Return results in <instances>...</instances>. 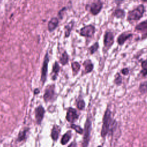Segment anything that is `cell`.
<instances>
[{"label": "cell", "mask_w": 147, "mask_h": 147, "mask_svg": "<svg viewBox=\"0 0 147 147\" xmlns=\"http://www.w3.org/2000/svg\"><path fill=\"white\" fill-rule=\"evenodd\" d=\"M117 122L111 117V112L107 107L105 112L103 118V124L101 129V137L105 138L107 134L116 127Z\"/></svg>", "instance_id": "1"}, {"label": "cell", "mask_w": 147, "mask_h": 147, "mask_svg": "<svg viewBox=\"0 0 147 147\" xmlns=\"http://www.w3.org/2000/svg\"><path fill=\"white\" fill-rule=\"evenodd\" d=\"M145 11V8L143 4L138 5L134 9L129 11L127 15V20L128 21H138L143 17Z\"/></svg>", "instance_id": "2"}, {"label": "cell", "mask_w": 147, "mask_h": 147, "mask_svg": "<svg viewBox=\"0 0 147 147\" xmlns=\"http://www.w3.org/2000/svg\"><path fill=\"white\" fill-rule=\"evenodd\" d=\"M92 130V122L89 117L87 118L84 123V127L83 130V137L82 141V147H87L90 142V134Z\"/></svg>", "instance_id": "3"}, {"label": "cell", "mask_w": 147, "mask_h": 147, "mask_svg": "<svg viewBox=\"0 0 147 147\" xmlns=\"http://www.w3.org/2000/svg\"><path fill=\"white\" fill-rule=\"evenodd\" d=\"M55 84L48 85L45 90L43 95V99L45 103L52 102L55 99Z\"/></svg>", "instance_id": "4"}, {"label": "cell", "mask_w": 147, "mask_h": 147, "mask_svg": "<svg viewBox=\"0 0 147 147\" xmlns=\"http://www.w3.org/2000/svg\"><path fill=\"white\" fill-rule=\"evenodd\" d=\"M49 61V55L48 53H47L45 55L44 59L42 63V65L41 68V79L40 80L42 82V85L44 84L47 80V73H48V63Z\"/></svg>", "instance_id": "5"}, {"label": "cell", "mask_w": 147, "mask_h": 147, "mask_svg": "<svg viewBox=\"0 0 147 147\" xmlns=\"http://www.w3.org/2000/svg\"><path fill=\"white\" fill-rule=\"evenodd\" d=\"M114 42V36L111 31H106L103 37L104 47L106 50L109 49Z\"/></svg>", "instance_id": "6"}, {"label": "cell", "mask_w": 147, "mask_h": 147, "mask_svg": "<svg viewBox=\"0 0 147 147\" xmlns=\"http://www.w3.org/2000/svg\"><path fill=\"white\" fill-rule=\"evenodd\" d=\"M95 32V28L94 25L90 24L82 27L80 29V35L86 37H92Z\"/></svg>", "instance_id": "7"}, {"label": "cell", "mask_w": 147, "mask_h": 147, "mask_svg": "<svg viewBox=\"0 0 147 147\" xmlns=\"http://www.w3.org/2000/svg\"><path fill=\"white\" fill-rule=\"evenodd\" d=\"M103 2L101 0H97L96 2H93L90 5V11L93 16L98 15L102 9Z\"/></svg>", "instance_id": "8"}, {"label": "cell", "mask_w": 147, "mask_h": 147, "mask_svg": "<svg viewBox=\"0 0 147 147\" xmlns=\"http://www.w3.org/2000/svg\"><path fill=\"white\" fill-rule=\"evenodd\" d=\"M135 30L141 33V39L147 38V19L137 24L135 26Z\"/></svg>", "instance_id": "9"}, {"label": "cell", "mask_w": 147, "mask_h": 147, "mask_svg": "<svg viewBox=\"0 0 147 147\" xmlns=\"http://www.w3.org/2000/svg\"><path fill=\"white\" fill-rule=\"evenodd\" d=\"M65 118L69 123H74L79 118V114L76 109L73 107H69L67 109Z\"/></svg>", "instance_id": "10"}, {"label": "cell", "mask_w": 147, "mask_h": 147, "mask_svg": "<svg viewBox=\"0 0 147 147\" xmlns=\"http://www.w3.org/2000/svg\"><path fill=\"white\" fill-rule=\"evenodd\" d=\"M45 113V110L42 105H39L35 109V118L37 125H41L44 118Z\"/></svg>", "instance_id": "11"}, {"label": "cell", "mask_w": 147, "mask_h": 147, "mask_svg": "<svg viewBox=\"0 0 147 147\" xmlns=\"http://www.w3.org/2000/svg\"><path fill=\"white\" fill-rule=\"evenodd\" d=\"M133 36V34L131 33H128L126 32H124L121 33L118 38H117V42L119 45H123L124 43L129 38Z\"/></svg>", "instance_id": "12"}, {"label": "cell", "mask_w": 147, "mask_h": 147, "mask_svg": "<svg viewBox=\"0 0 147 147\" xmlns=\"http://www.w3.org/2000/svg\"><path fill=\"white\" fill-rule=\"evenodd\" d=\"M59 25V19L57 17H53L48 22V29L49 32L53 31Z\"/></svg>", "instance_id": "13"}, {"label": "cell", "mask_w": 147, "mask_h": 147, "mask_svg": "<svg viewBox=\"0 0 147 147\" xmlns=\"http://www.w3.org/2000/svg\"><path fill=\"white\" fill-rule=\"evenodd\" d=\"M60 133V129L59 126L56 125H55L51 130V137L54 141H56L57 140Z\"/></svg>", "instance_id": "14"}, {"label": "cell", "mask_w": 147, "mask_h": 147, "mask_svg": "<svg viewBox=\"0 0 147 147\" xmlns=\"http://www.w3.org/2000/svg\"><path fill=\"white\" fill-rule=\"evenodd\" d=\"M83 65L84 67V74H85L91 72L94 69V65L90 59L86 60L83 62Z\"/></svg>", "instance_id": "15"}, {"label": "cell", "mask_w": 147, "mask_h": 147, "mask_svg": "<svg viewBox=\"0 0 147 147\" xmlns=\"http://www.w3.org/2000/svg\"><path fill=\"white\" fill-rule=\"evenodd\" d=\"M74 24H75L74 21L72 20L67 25H66L64 26V30H65L64 35H65V38H68L70 36V34H71V30L73 29Z\"/></svg>", "instance_id": "16"}, {"label": "cell", "mask_w": 147, "mask_h": 147, "mask_svg": "<svg viewBox=\"0 0 147 147\" xmlns=\"http://www.w3.org/2000/svg\"><path fill=\"white\" fill-rule=\"evenodd\" d=\"M71 135H72V132L71 130H68L65 134H64L61 138V141H60L61 144L63 145H66L71 139L72 136Z\"/></svg>", "instance_id": "17"}, {"label": "cell", "mask_w": 147, "mask_h": 147, "mask_svg": "<svg viewBox=\"0 0 147 147\" xmlns=\"http://www.w3.org/2000/svg\"><path fill=\"white\" fill-rule=\"evenodd\" d=\"M29 130L28 128H25L19 132L18 134V137L17 138V141L18 142H21L24 140H25L26 138V133L28 132V130Z\"/></svg>", "instance_id": "18"}, {"label": "cell", "mask_w": 147, "mask_h": 147, "mask_svg": "<svg viewBox=\"0 0 147 147\" xmlns=\"http://www.w3.org/2000/svg\"><path fill=\"white\" fill-rule=\"evenodd\" d=\"M113 15L117 18H123L125 16V11L123 9L117 8L113 13Z\"/></svg>", "instance_id": "19"}, {"label": "cell", "mask_w": 147, "mask_h": 147, "mask_svg": "<svg viewBox=\"0 0 147 147\" xmlns=\"http://www.w3.org/2000/svg\"><path fill=\"white\" fill-rule=\"evenodd\" d=\"M59 71H60L59 64L57 61H55L54 64L53 65V68H52V72L54 74V75H53L52 79L53 80H55L56 79V78L59 72Z\"/></svg>", "instance_id": "20"}, {"label": "cell", "mask_w": 147, "mask_h": 147, "mask_svg": "<svg viewBox=\"0 0 147 147\" xmlns=\"http://www.w3.org/2000/svg\"><path fill=\"white\" fill-rule=\"evenodd\" d=\"M71 67L74 76L76 75L80 69V65L78 61H74L71 63Z\"/></svg>", "instance_id": "21"}, {"label": "cell", "mask_w": 147, "mask_h": 147, "mask_svg": "<svg viewBox=\"0 0 147 147\" xmlns=\"http://www.w3.org/2000/svg\"><path fill=\"white\" fill-rule=\"evenodd\" d=\"M68 60H69L68 55L66 51H64L62 53L61 57H60V62L63 65H65L67 64H68Z\"/></svg>", "instance_id": "22"}, {"label": "cell", "mask_w": 147, "mask_h": 147, "mask_svg": "<svg viewBox=\"0 0 147 147\" xmlns=\"http://www.w3.org/2000/svg\"><path fill=\"white\" fill-rule=\"evenodd\" d=\"M139 90L142 94H147V81L140 83L139 86Z\"/></svg>", "instance_id": "23"}, {"label": "cell", "mask_w": 147, "mask_h": 147, "mask_svg": "<svg viewBox=\"0 0 147 147\" xmlns=\"http://www.w3.org/2000/svg\"><path fill=\"white\" fill-rule=\"evenodd\" d=\"M99 47V45L98 42H95L91 47H90L88 48V50H89L90 54L92 55L94 53H95L98 51Z\"/></svg>", "instance_id": "24"}, {"label": "cell", "mask_w": 147, "mask_h": 147, "mask_svg": "<svg viewBox=\"0 0 147 147\" xmlns=\"http://www.w3.org/2000/svg\"><path fill=\"white\" fill-rule=\"evenodd\" d=\"M141 67L142 70L141 71V74H142L144 76H145L147 75V59L141 63Z\"/></svg>", "instance_id": "25"}, {"label": "cell", "mask_w": 147, "mask_h": 147, "mask_svg": "<svg viewBox=\"0 0 147 147\" xmlns=\"http://www.w3.org/2000/svg\"><path fill=\"white\" fill-rule=\"evenodd\" d=\"M71 128H72V129H74V130H75V131L76 133H78V134H82L83 133V129L79 125H76L75 124H71L70 126Z\"/></svg>", "instance_id": "26"}, {"label": "cell", "mask_w": 147, "mask_h": 147, "mask_svg": "<svg viewBox=\"0 0 147 147\" xmlns=\"http://www.w3.org/2000/svg\"><path fill=\"white\" fill-rule=\"evenodd\" d=\"M122 76H121V75L119 73H117L115 75V79H114V83L115 84H117L118 86H119V85H121L122 84Z\"/></svg>", "instance_id": "27"}, {"label": "cell", "mask_w": 147, "mask_h": 147, "mask_svg": "<svg viewBox=\"0 0 147 147\" xmlns=\"http://www.w3.org/2000/svg\"><path fill=\"white\" fill-rule=\"evenodd\" d=\"M85 106H86L85 102L83 99H80L79 100H78L77 102V104H76L77 108L80 110H83L84 108L85 107Z\"/></svg>", "instance_id": "28"}, {"label": "cell", "mask_w": 147, "mask_h": 147, "mask_svg": "<svg viewBox=\"0 0 147 147\" xmlns=\"http://www.w3.org/2000/svg\"><path fill=\"white\" fill-rule=\"evenodd\" d=\"M67 10V7H63L58 13V16L60 18V19H63V16H64V12Z\"/></svg>", "instance_id": "29"}, {"label": "cell", "mask_w": 147, "mask_h": 147, "mask_svg": "<svg viewBox=\"0 0 147 147\" xmlns=\"http://www.w3.org/2000/svg\"><path fill=\"white\" fill-rule=\"evenodd\" d=\"M121 72L123 75H127L129 73V70L127 68H123V69H121Z\"/></svg>", "instance_id": "30"}, {"label": "cell", "mask_w": 147, "mask_h": 147, "mask_svg": "<svg viewBox=\"0 0 147 147\" xmlns=\"http://www.w3.org/2000/svg\"><path fill=\"white\" fill-rule=\"evenodd\" d=\"M68 147H78V145H77V143L75 141H72L68 146Z\"/></svg>", "instance_id": "31"}, {"label": "cell", "mask_w": 147, "mask_h": 147, "mask_svg": "<svg viewBox=\"0 0 147 147\" xmlns=\"http://www.w3.org/2000/svg\"><path fill=\"white\" fill-rule=\"evenodd\" d=\"M34 95H36V94H38L40 93V90L38 88H35L34 90Z\"/></svg>", "instance_id": "32"}, {"label": "cell", "mask_w": 147, "mask_h": 147, "mask_svg": "<svg viewBox=\"0 0 147 147\" xmlns=\"http://www.w3.org/2000/svg\"><path fill=\"white\" fill-rule=\"evenodd\" d=\"M142 2H147V0H141Z\"/></svg>", "instance_id": "33"}, {"label": "cell", "mask_w": 147, "mask_h": 147, "mask_svg": "<svg viewBox=\"0 0 147 147\" xmlns=\"http://www.w3.org/2000/svg\"><path fill=\"white\" fill-rule=\"evenodd\" d=\"M97 147H102V146H100V145H99V146H98Z\"/></svg>", "instance_id": "34"}]
</instances>
